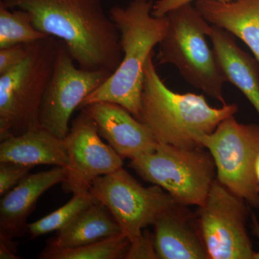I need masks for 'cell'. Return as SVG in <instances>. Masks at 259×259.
Segmentation results:
<instances>
[{
  "instance_id": "cell-20",
  "label": "cell",
  "mask_w": 259,
  "mask_h": 259,
  "mask_svg": "<svg viewBox=\"0 0 259 259\" xmlns=\"http://www.w3.org/2000/svg\"><path fill=\"white\" fill-rule=\"evenodd\" d=\"M129 238L125 234L90 244L64 248H45L38 255L40 259H125L128 251Z\"/></svg>"
},
{
  "instance_id": "cell-26",
  "label": "cell",
  "mask_w": 259,
  "mask_h": 259,
  "mask_svg": "<svg viewBox=\"0 0 259 259\" xmlns=\"http://www.w3.org/2000/svg\"><path fill=\"white\" fill-rule=\"evenodd\" d=\"M16 245L13 240L5 239L0 237V258L20 259L16 255Z\"/></svg>"
},
{
  "instance_id": "cell-27",
  "label": "cell",
  "mask_w": 259,
  "mask_h": 259,
  "mask_svg": "<svg viewBox=\"0 0 259 259\" xmlns=\"http://www.w3.org/2000/svg\"><path fill=\"white\" fill-rule=\"evenodd\" d=\"M251 222L252 231H253V235L256 237V238H258L259 241V221L258 218L253 213L251 214ZM253 259H259V251H255Z\"/></svg>"
},
{
  "instance_id": "cell-24",
  "label": "cell",
  "mask_w": 259,
  "mask_h": 259,
  "mask_svg": "<svg viewBox=\"0 0 259 259\" xmlns=\"http://www.w3.org/2000/svg\"><path fill=\"white\" fill-rule=\"evenodd\" d=\"M28 44H18L0 49V75L18 66L26 57Z\"/></svg>"
},
{
  "instance_id": "cell-14",
  "label": "cell",
  "mask_w": 259,
  "mask_h": 259,
  "mask_svg": "<svg viewBox=\"0 0 259 259\" xmlns=\"http://www.w3.org/2000/svg\"><path fill=\"white\" fill-rule=\"evenodd\" d=\"M185 207L175 204L155 221L153 234L158 259H209L197 218Z\"/></svg>"
},
{
  "instance_id": "cell-10",
  "label": "cell",
  "mask_w": 259,
  "mask_h": 259,
  "mask_svg": "<svg viewBox=\"0 0 259 259\" xmlns=\"http://www.w3.org/2000/svg\"><path fill=\"white\" fill-rule=\"evenodd\" d=\"M112 74L79 67L64 42L59 40L54 71L40 107V127L65 139L73 112Z\"/></svg>"
},
{
  "instance_id": "cell-5",
  "label": "cell",
  "mask_w": 259,
  "mask_h": 259,
  "mask_svg": "<svg viewBox=\"0 0 259 259\" xmlns=\"http://www.w3.org/2000/svg\"><path fill=\"white\" fill-rule=\"evenodd\" d=\"M59 42L49 36L29 44L25 59L0 75V141L40 127V107Z\"/></svg>"
},
{
  "instance_id": "cell-16",
  "label": "cell",
  "mask_w": 259,
  "mask_h": 259,
  "mask_svg": "<svg viewBox=\"0 0 259 259\" xmlns=\"http://www.w3.org/2000/svg\"><path fill=\"white\" fill-rule=\"evenodd\" d=\"M195 8L207 23L241 39L259 62V0H197Z\"/></svg>"
},
{
  "instance_id": "cell-21",
  "label": "cell",
  "mask_w": 259,
  "mask_h": 259,
  "mask_svg": "<svg viewBox=\"0 0 259 259\" xmlns=\"http://www.w3.org/2000/svg\"><path fill=\"white\" fill-rule=\"evenodd\" d=\"M90 191L73 194L67 203L35 222L29 223L28 233L31 239L58 231L69 224L83 209L98 202Z\"/></svg>"
},
{
  "instance_id": "cell-15",
  "label": "cell",
  "mask_w": 259,
  "mask_h": 259,
  "mask_svg": "<svg viewBox=\"0 0 259 259\" xmlns=\"http://www.w3.org/2000/svg\"><path fill=\"white\" fill-rule=\"evenodd\" d=\"M226 81L238 88L259 115V62L238 47L234 37L210 25L207 31Z\"/></svg>"
},
{
  "instance_id": "cell-12",
  "label": "cell",
  "mask_w": 259,
  "mask_h": 259,
  "mask_svg": "<svg viewBox=\"0 0 259 259\" xmlns=\"http://www.w3.org/2000/svg\"><path fill=\"white\" fill-rule=\"evenodd\" d=\"M80 110L93 118L100 136L122 159L131 161L157 147L158 141L147 127L120 105L94 102Z\"/></svg>"
},
{
  "instance_id": "cell-4",
  "label": "cell",
  "mask_w": 259,
  "mask_h": 259,
  "mask_svg": "<svg viewBox=\"0 0 259 259\" xmlns=\"http://www.w3.org/2000/svg\"><path fill=\"white\" fill-rule=\"evenodd\" d=\"M165 16L168 27L159 44V65L171 64L187 83L223 105L227 82L207 42V23L192 3L171 10Z\"/></svg>"
},
{
  "instance_id": "cell-28",
  "label": "cell",
  "mask_w": 259,
  "mask_h": 259,
  "mask_svg": "<svg viewBox=\"0 0 259 259\" xmlns=\"http://www.w3.org/2000/svg\"><path fill=\"white\" fill-rule=\"evenodd\" d=\"M255 177H256L257 182H258V184L259 185V154L258 156H257L256 159H255Z\"/></svg>"
},
{
  "instance_id": "cell-13",
  "label": "cell",
  "mask_w": 259,
  "mask_h": 259,
  "mask_svg": "<svg viewBox=\"0 0 259 259\" xmlns=\"http://www.w3.org/2000/svg\"><path fill=\"white\" fill-rule=\"evenodd\" d=\"M68 168L56 166L49 171L29 174L0 200V237L13 240L28 233V218L46 191L62 184Z\"/></svg>"
},
{
  "instance_id": "cell-8",
  "label": "cell",
  "mask_w": 259,
  "mask_h": 259,
  "mask_svg": "<svg viewBox=\"0 0 259 259\" xmlns=\"http://www.w3.org/2000/svg\"><path fill=\"white\" fill-rule=\"evenodd\" d=\"M247 204L215 179L196 216L209 259H253Z\"/></svg>"
},
{
  "instance_id": "cell-9",
  "label": "cell",
  "mask_w": 259,
  "mask_h": 259,
  "mask_svg": "<svg viewBox=\"0 0 259 259\" xmlns=\"http://www.w3.org/2000/svg\"><path fill=\"white\" fill-rule=\"evenodd\" d=\"M90 191L113 214L130 241L176 204L161 187H144L123 168L97 177Z\"/></svg>"
},
{
  "instance_id": "cell-22",
  "label": "cell",
  "mask_w": 259,
  "mask_h": 259,
  "mask_svg": "<svg viewBox=\"0 0 259 259\" xmlns=\"http://www.w3.org/2000/svg\"><path fill=\"white\" fill-rule=\"evenodd\" d=\"M33 167L13 162H0V196L3 197L15 188Z\"/></svg>"
},
{
  "instance_id": "cell-23",
  "label": "cell",
  "mask_w": 259,
  "mask_h": 259,
  "mask_svg": "<svg viewBox=\"0 0 259 259\" xmlns=\"http://www.w3.org/2000/svg\"><path fill=\"white\" fill-rule=\"evenodd\" d=\"M125 259H158L154 234L146 230L141 236L131 241Z\"/></svg>"
},
{
  "instance_id": "cell-3",
  "label": "cell",
  "mask_w": 259,
  "mask_h": 259,
  "mask_svg": "<svg viewBox=\"0 0 259 259\" xmlns=\"http://www.w3.org/2000/svg\"><path fill=\"white\" fill-rule=\"evenodd\" d=\"M238 110L236 104H225L216 108L207 103L203 95L172 91L158 75L153 55L148 59L137 119L158 143L182 148L202 147L197 136L211 134Z\"/></svg>"
},
{
  "instance_id": "cell-17",
  "label": "cell",
  "mask_w": 259,
  "mask_h": 259,
  "mask_svg": "<svg viewBox=\"0 0 259 259\" xmlns=\"http://www.w3.org/2000/svg\"><path fill=\"white\" fill-rule=\"evenodd\" d=\"M0 162L32 166L54 165L68 168L69 158L65 139L40 127L2 141Z\"/></svg>"
},
{
  "instance_id": "cell-19",
  "label": "cell",
  "mask_w": 259,
  "mask_h": 259,
  "mask_svg": "<svg viewBox=\"0 0 259 259\" xmlns=\"http://www.w3.org/2000/svg\"><path fill=\"white\" fill-rule=\"evenodd\" d=\"M33 25L31 15L26 10L8 8L0 3V49L29 44L48 37Z\"/></svg>"
},
{
  "instance_id": "cell-25",
  "label": "cell",
  "mask_w": 259,
  "mask_h": 259,
  "mask_svg": "<svg viewBox=\"0 0 259 259\" xmlns=\"http://www.w3.org/2000/svg\"><path fill=\"white\" fill-rule=\"evenodd\" d=\"M194 0H157L153 3L152 15L156 17H163L171 10L182 5L192 3ZM221 3H231L236 0H217Z\"/></svg>"
},
{
  "instance_id": "cell-1",
  "label": "cell",
  "mask_w": 259,
  "mask_h": 259,
  "mask_svg": "<svg viewBox=\"0 0 259 259\" xmlns=\"http://www.w3.org/2000/svg\"><path fill=\"white\" fill-rule=\"evenodd\" d=\"M26 10L34 26L64 42L81 69L113 73L122 59L120 32L101 0H2Z\"/></svg>"
},
{
  "instance_id": "cell-2",
  "label": "cell",
  "mask_w": 259,
  "mask_h": 259,
  "mask_svg": "<svg viewBox=\"0 0 259 259\" xmlns=\"http://www.w3.org/2000/svg\"><path fill=\"white\" fill-rule=\"evenodd\" d=\"M153 6L151 0H131L125 8L110 9L109 15L120 32L122 61L107 81L83 100L79 109L94 102H111L138 118L145 68L168 27L166 16H153Z\"/></svg>"
},
{
  "instance_id": "cell-7",
  "label": "cell",
  "mask_w": 259,
  "mask_h": 259,
  "mask_svg": "<svg viewBox=\"0 0 259 259\" xmlns=\"http://www.w3.org/2000/svg\"><path fill=\"white\" fill-rule=\"evenodd\" d=\"M197 141L212 156L216 179L247 204L258 207L255 162L259 154V125L240 123L231 116L211 134L197 136Z\"/></svg>"
},
{
  "instance_id": "cell-18",
  "label": "cell",
  "mask_w": 259,
  "mask_h": 259,
  "mask_svg": "<svg viewBox=\"0 0 259 259\" xmlns=\"http://www.w3.org/2000/svg\"><path fill=\"white\" fill-rule=\"evenodd\" d=\"M47 242L46 248H76L124 234L113 214L98 202L83 209Z\"/></svg>"
},
{
  "instance_id": "cell-11",
  "label": "cell",
  "mask_w": 259,
  "mask_h": 259,
  "mask_svg": "<svg viewBox=\"0 0 259 259\" xmlns=\"http://www.w3.org/2000/svg\"><path fill=\"white\" fill-rule=\"evenodd\" d=\"M65 141L69 158L65 193L88 192L97 177L123 168V159L102 141L95 121L83 110L73 120Z\"/></svg>"
},
{
  "instance_id": "cell-6",
  "label": "cell",
  "mask_w": 259,
  "mask_h": 259,
  "mask_svg": "<svg viewBox=\"0 0 259 259\" xmlns=\"http://www.w3.org/2000/svg\"><path fill=\"white\" fill-rule=\"evenodd\" d=\"M129 166L146 182L158 186L183 206L203 205L216 179L214 160L204 148L158 143L152 152L131 160Z\"/></svg>"
}]
</instances>
